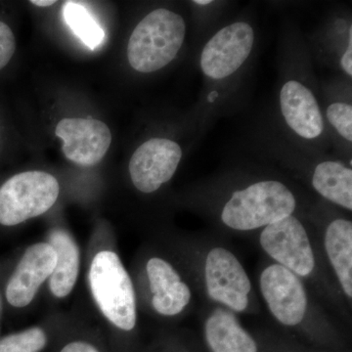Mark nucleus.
Listing matches in <instances>:
<instances>
[{"instance_id":"obj_1","label":"nucleus","mask_w":352,"mask_h":352,"mask_svg":"<svg viewBox=\"0 0 352 352\" xmlns=\"http://www.w3.org/2000/svg\"><path fill=\"white\" fill-rule=\"evenodd\" d=\"M261 163L242 160L199 184L194 205L238 232L258 230L303 212L307 201L295 185L274 166Z\"/></svg>"},{"instance_id":"obj_2","label":"nucleus","mask_w":352,"mask_h":352,"mask_svg":"<svg viewBox=\"0 0 352 352\" xmlns=\"http://www.w3.org/2000/svg\"><path fill=\"white\" fill-rule=\"evenodd\" d=\"M258 47V21L247 10L228 18L199 46L203 85L193 108L207 131L244 105Z\"/></svg>"},{"instance_id":"obj_3","label":"nucleus","mask_w":352,"mask_h":352,"mask_svg":"<svg viewBox=\"0 0 352 352\" xmlns=\"http://www.w3.org/2000/svg\"><path fill=\"white\" fill-rule=\"evenodd\" d=\"M277 51L276 96L271 120L294 144L315 154H333L319 102V78L305 34L295 21L282 23Z\"/></svg>"},{"instance_id":"obj_4","label":"nucleus","mask_w":352,"mask_h":352,"mask_svg":"<svg viewBox=\"0 0 352 352\" xmlns=\"http://www.w3.org/2000/svg\"><path fill=\"white\" fill-rule=\"evenodd\" d=\"M247 154L277 164L302 180L322 200L352 210V166L333 154H315L294 144L278 131L270 116L261 118L245 136Z\"/></svg>"},{"instance_id":"obj_5","label":"nucleus","mask_w":352,"mask_h":352,"mask_svg":"<svg viewBox=\"0 0 352 352\" xmlns=\"http://www.w3.org/2000/svg\"><path fill=\"white\" fill-rule=\"evenodd\" d=\"M188 22L182 13L159 7L134 27L127 43V61L139 74H154L177 59L184 50Z\"/></svg>"},{"instance_id":"obj_6","label":"nucleus","mask_w":352,"mask_h":352,"mask_svg":"<svg viewBox=\"0 0 352 352\" xmlns=\"http://www.w3.org/2000/svg\"><path fill=\"white\" fill-rule=\"evenodd\" d=\"M89 284L102 314L120 330H133L136 325V296L129 273L117 254L98 252L90 265Z\"/></svg>"},{"instance_id":"obj_7","label":"nucleus","mask_w":352,"mask_h":352,"mask_svg":"<svg viewBox=\"0 0 352 352\" xmlns=\"http://www.w3.org/2000/svg\"><path fill=\"white\" fill-rule=\"evenodd\" d=\"M59 183L41 170L25 171L0 187V224L15 226L45 214L56 203Z\"/></svg>"},{"instance_id":"obj_8","label":"nucleus","mask_w":352,"mask_h":352,"mask_svg":"<svg viewBox=\"0 0 352 352\" xmlns=\"http://www.w3.org/2000/svg\"><path fill=\"white\" fill-rule=\"evenodd\" d=\"M199 142H183L175 136L146 139L132 153L129 171L132 184L141 193L152 194L170 182L184 159L186 150Z\"/></svg>"},{"instance_id":"obj_9","label":"nucleus","mask_w":352,"mask_h":352,"mask_svg":"<svg viewBox=\"0 0 352 352\" xmlns=\"http://www.w3.org/2000/svg\"><path fill=\"white\" fill-rule=\"evenodd\" d=\"M305 41L314 67L352 80V13L346 6L331 9Z\"/></svg>"},{"instance_id":"obj_10","label":"nucleus","mask_w":352,"mask_h":352,"mask_svg":"<svg viewBox=\"0 0 352 352\" xmlns=\"http://www.w3.org/2000/svg\"><path fill=\"white\" fill-rule=\"evenodd\" d=\"M259 244L277 264L305 278L314 273L316 259L307 227L298 214L289 215L261 229Z\"/></svg>"},{"instance_id":"obj_11","label":"nucleus","mask_w":352,"mask_h":352,"mask_svg":"<svg viewBox=\"0 0 352 352\" xmlns=\"http://www.w3.org/2000/svg\"><path fill=\"white\" fill-rule=\"evenodd\" d=\"M204 274L206 291L210 300L232 312L248 309L251 280L232 252L222 247L210 250L206 256Z\"/></svg>"},{"instance_id":"obj_12","label":"nucleus","mask_w":352,"mask_h":352,"mask_svg":"<svg viewBox=\"0 0 352 352\" xmlns=\"http://www.w3.org/2000/svg\"><path fill=\"white\" fill-rule=\"evenodd\" d=\"M319 102L332 153L352 164V80L333 74L319 80Z\"/></svg>"},{"instance_id":"obj_13","label":"nucleus","mask_w":352,"mask_h":352,"mask_svg":"<svg viewBox=\"0 0 352 352\" xmlns=\"http://www.w3.org/2000/svg\"><path fill=\"white\" fill-rule=\"evenodd\" d=\"M259 289L270 314L279 323L288 327L302 323L308 308L302 278L279 264H270L261 272Z\"/></svg>"},{"instance_id":"obj_14","label":"nucleus","mask_w":352,"mask_h":352,"mask_svg":"<svg viewBox=\"0 0 352 352\" xmlns=\"http://www.w3.org/2000/svg\"><path fill=\"white\" fill-rule=\"evenodd\" d=\"M55 133L63 140L65 157L83 166L100 163L112 143L110 129L98 120L64 119L57 124Z\"/></svg>"},{"instance_id":"obj_15","label":"nucleus","mask_w":352,"mask_h":352,"mask_svg":"<svg viewBox=\"0 0 352 352\" xmlns=\"http://www.w3.org/2000/svg\"><path fill=\"white\" fill-rule=\"evenodd\" d=\"M56 263V252L48 243L28 248L7 282V302L17 308L29 305L41 284L52 275Z\"/></svg>"},{"instance_id":"obj_16","label":"nucleus","mask_w":352,"mask_h":352,"mask_svg":"<svg viewBox=\"0 0 352 352\" xmlns=\"http://www.w3.org/2000/svg\"><path fill=\"white\" fill-rule=\"evenodd\" d=\"M146 271L153 294L152 305L157 314L164 316L182 314L191 302L192 293L175 268L163 258H152Z\"/></svg>"},{"instance_id":"obj_17","label":"nucleus","mask_w":352,"mask_h":352,"mask_svg":"<svg viewBox=\"0 0 352 352\" xmlns=\"http://www.w3.org/2000/svg\"><path fill=\"white\" fill-rule=\"evenodd\" d=\"M324 247L342 292L352 298V223L351 220L332 215L324 234Z\"/></svg>"},{"instance_id":"obj_18","label":"nucleus","mask_w":352,"mask_h":352,"mask_svg":"<svg viewBox=\"0 0 352 352\" xmlns=\"http://www.w3.org/2000/svg\"><path fill=\"white\" fill-rule=\"evenodd\" d=\"M205 337L212 352H258L256 340L227 308H215L208 315Z\"/></svg>"},{"instance_id":"obj_19","label":"nucleus","mask_w":352,"mask_h":352,"mask_svg":"<svg viewBox=\"0 0 352 352\" xmlns=\"http://www.w3.org/2000/svg\"><path fill=\"white\" fill-rule=\"evenodd\" d=\"M48 244L57 254V263L51 275L50 289L56 298H65L73 291L80 267V250L75 241L66 231H51Z\"/></svg>"},{"instance_id":"obj_20","label":"nucleus","mask_w":352,"mask_h":352,"mask_svg":"<svg viewBox=\"0 0 352 352\" xmlns=\"http://www.w3.org/2000/svg\"><path fill=\"white\" fill-rule=\"evenodd\" d=\"M188 3L197 47L228 19L227 14L234 6L222 0H192Z\"/></svg>"},{"instance_id":"obj_21","label":"nucleus","mask_w":352,"mask_h":352,"mask_svg":"<svg viewBox=\"0 0 352 352\" xmlns=\"http://www.w3.org/2000/svg\"><path fill=\"white\" fill-rule=\"evenodd\" d=\"M65 22L76 38L89 50H95L105 41V31L85 6L75 1H67L63 7Z\"/></svg>"},{"instance_id":"obj_22","label":"nucleus","mask_w":352,"mask_h":352,"mask_svg":"<svg viewBox=\"0 0 352 352\" xmlns=\"http://www.w3.org/2000/svg\"><path fill=\"white\" fill-rule=\"evenodd\" d=\"M46 346L47 336L38 327L11 333L0 340V352H41Z\"/></svg>"},{"instance_id":"obj_23","label":"nucleus","mask_w":352,"mask_h":352,"mask_svg":"<svg viewBox=\"0 0 352 352\" xmlns=\"http://www.w3.org/2000/svg\"><path fill=\"white\" fill-rule=\"evenodd\" d=\"M16 50V41L13 32L6 23L0 21V69L10 62Z\"/></svg>"},{"instance_id":"obj_24","label":"nucleus","mask_w":352,"mask_h":352,"mask_svg":"<svg viewBox=\"0 0 352 352\" xmlns=\"http://www.w3.org/2000/svg\"><path fill=\"white\" fill-rule=\"evenodd\" d=\"M59 352H101L100 349L91 342L85 340H73L65 344Z\"/></svg>"},{"instance_id":"obj_25","label":"nucleus","mask_w":352,"mask_h":352,"mask_svg":"<svg viewBox=\"0 0 352 352\" xmlns=\"http://www.w3.org/2000/svg\"><path fill=\"white\" fill-rule=\"evenodd\" d=\"M31 3L36 6L48 7L56 3V1L54 0H32Z\"/></svg>"},{"instance_id":"obj_26","label":"nucleus","mask_w":352,"mask_h":352,"mask_svg":"<svg viewBox=\"0 0 352 352\" xmlns=\"http://www.w3.org/2000/svg\"><path fill=\"white\" fill-rule=\"evenodd\" d=\"M0 311H1V295H0Z\"/></svg>"}]
</instances>
